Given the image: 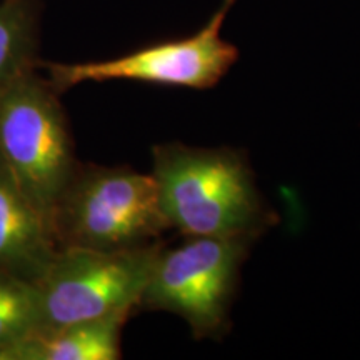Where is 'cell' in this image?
Returning a JSON list of instances; mask_svg holds the SVG:
<instances>
[{
  "instance_id": "cell-1",
  "label": "cell",
  "mask_w": 360,
  "mask_h": 360,
  "mask_svg": "<svg viewBox=\"0 0 360 360\" xmlns=\"http://www.w3.org/2000/svg\"><path fill=\"white\" fill-rule=\"evenodd\" d=\"M162 214L182 236L257 238L274 224L249 160L229 147L152 148Z\"/></svg>"
},
{
  "instance_id": "cell-2",
  "label": "cell",
  "mask_w": 360,
  "mask_h": 360,
  "mask_svg": "<svg viewBox=\"0 0 360 360\" xmlns=\"http://www.w3.org/2000/svg\"><path fill=\"white\" fill-rule=\"evenodd\" d=\"M49 225L57 249L102 252L154 245L170 231L152 174L80 162Z\"/></svg>"
},
{
  "instance_id": "cell-3",
  "label": "cell",
  "mask_w": 360,
  "mask_h": 360,
  "mask_svg": "<svg viewBox=\"0 0 360 360\" xmlns=\"http://www.w3.org/2000/svg\"><path fill=\"white\" fill-rule=\"evenodd\" d=\"M254 238L184 236L157 250L139 310L179 315L195 339H220L231 327L240 269Z\"/></svg>"
},
{
  "instance_id": "cell-4",
  "label": "cell",
  "mask_w": 360,
  "mask_h": 360,
  "mask_svg": "<svg viewBox=\"0 0 360 360\" xmlns=\"http://www.w3.org/2000/svg\"><path fill=\"white\" fill-rule=\"evenodd\" d=\"M58 96L37 65L22 74L0 98V157L47 224L79 167Z\"/></svg>"
},
{
  "instance_id": "cell-5",
  "label": "cell",
  "mask_w": 360,
  "mask_h": 360,
  "mask_svg": "<svg viewBox=\"0 0 360 360\" xmlns=\"http://www.w3.org/2000/svg\"><path fill=\"white\" fill-rule=\"evenodd\" d=\"M162 242L134 250L58 249L34 285L35 330L139 310Z\"/></svg>"
},
{
  "instance_id": "cell-6",
  "label": "cell",
  "mask_w": 360,
  "mask_h": 360,
  "mask_svg": "<svg viewBox=\"0 0 360 360\" xmlns=\"http://www.w3.org/2000/svg\"><path fill=\"white\" fill-rule=\"evenodd\" d=\"M237 0H222L209 22L195 34L182 39L162 40L107 60L37 62L58 94L84 82L134 80L162 85L205 90L212 89L232 69L238 58L236 45L222 39V25Z\"/></svg>"
},
{
  "instance_id": "cell-7",
  "label": "cell",
  "mask_w": 360,
  "mask_h": 360,
  "mask_svg": "<svg viewBox=\"0 0 360 360\" xmlns=\"http://www.w3.org/2000/svg\"><path fill=\"white\" fill-rule=\"evenodd\" d=\"M57 250L49 224L0 157V272L35 283Z\"/></svg>"
},
{
  "instance_id": "cell-8",
  "label": "cell",
  "mask_w": 360,
  "mask_h": 360,
  "mask_svg": "<svg viewBox=\"0 0 360 360\" xmlns=\"http://www.w3.org/2000/svg\"><path fill=\"white\" fill-rule=\"evenodd\" d=\"M130 312H119L47 332H32L0 349V360H117Z\"/></svg>"
},
{
  "instance_id": "cell-9",
  "label": "cell",
  "mask_w": 360,
  "mask_h": 360,
  "mask_svg": "<svg viewBox=\"0 0 360 360\" xmlns=\"http://www.w3.org/2000/svg\"><path fill=\"white\" fill-rule=\"evenodd\" d=\"M39 27V0L0 2V98L22 74L37 67Z\"/></svg>"
},
{
  "instance_id": "cell-10",
  "label": "cell",
  "mask_w": 360,
  "mask_h": 360,
  "mask_svg": "<svg viewBox=\"0 0 360 360\" xmlns=\"http://www.w3.org/2000/svg\"><path fill=\"white\" fill-rule=\"evenodd\" d=\"M35 330L34 285L0 272V349Z\"/></svg>"
}]
</instances>
